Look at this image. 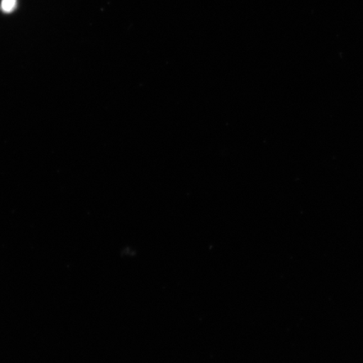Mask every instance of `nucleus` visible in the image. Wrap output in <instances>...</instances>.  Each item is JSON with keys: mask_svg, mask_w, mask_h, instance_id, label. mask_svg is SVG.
<instances>
[{"mask_svg": "<svg viewBox=\"0 0 363 363\" xmlns=\"http://www.w3.org/2000/svg\"><path fill=\"white\" fill-rule=\"evenodd\" d=\"M17 0H2L1 9L4 12L11 13L16 7Z\"/></svg>", "mask_w": 363, "mask_h": 363, "instance_id": "f257e3e1", "label": "nucleus"}]
</instances>
